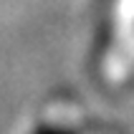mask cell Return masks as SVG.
Here are the masks:
<instances>
[{"mask_svg":"<svg viewBox=\"0 0 134 134\" xmlns=\"http://www.w3.org/2000/svg\"><path fill=\"white\" fill-rule=\"evenodd\" d=\"M30 134H79V129L66 127V124H56V121H43V124L30 129Z\"/></svg>","mask_w":134,"mask_h":134,"instance_id":"6da1fadb","label":"cell"}]
</instances>
